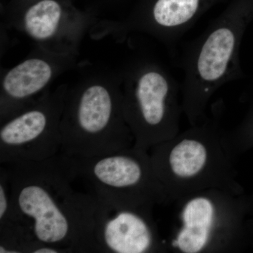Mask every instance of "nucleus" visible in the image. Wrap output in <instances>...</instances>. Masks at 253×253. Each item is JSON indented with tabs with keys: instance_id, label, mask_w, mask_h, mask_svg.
Wrapping results in <instances>:
<instances>
[{
	"instance_id": "obj_9",
	"label": "nucleus",
	"mask_w": 253,
	"mask_h": 253,
	"mask_svg": "<svg viewBox=\"0 0 253 253\" xmlns=\"http://www.w3.org/2000/svg\"><path fill=\"white\" fill-rule=\"evenodd\" d=\"M101 205L95 229L98 253H149L166 250L158 236L152 208Z\"/></svg>"
},
{
	"instance_id": "obj_10",
	"label": "nucleus",
	"mask_w": 253,
	"mask_h": 253,
	"mask_svg": "<svg viewBox=\"0 0 253 253\" xmlns=\"http://www.w3.org/2000/svg\"><path fill=\"white\" fill-rule=\"evenodd\" d=\"M224 1L140 0L129 26L151 33L173 51L179 40L203 15Z\"/></svg>"
},
{
	"instance_id": "obj_13",
	"label": "nucleus",
	"mask_w": 253,
	"mask_h": 253,
	"mask_svg": "<svg viewBox=\"0 0 253 253\" xmlns=\"http://www.w3.org/2000/svg\"><path fill=\"white\" fill-rule=\"evenodd\" d=\"M38 1V0H16V2L18 4L23 5V6H27V5L34 2V1Z\"/></svg>"
},
{
	"instance_id": "obj_3",
	"label": "nucleus",
	"mask_w": 253,
	"mask_h": 253,
	"mask_svg": "<svg viewBox=\"0 0 253 253\" xmlns=\"http://www.w3.org/2000/svg\"><path fill=\"white\" fill-rule=\"evenodd\" d=\"M253 22V0H231L225 9L186 48L181 58L183 113L191 126L206 116L211 97L224 84L244 78L240 49Z\"/></svg>"
},
{
	"instance_id": "obj_7",
	"label": "nucleus",
	"mask_w": 253,
	"mask_h": 253,
	"mask_svg": "<svg viewBox=\"0 0 253 253\" xmlns=\"http://www.w3.org/2000/svg\"><path fill=\"white\" fill-rule=\"evenodd\" d=\"M232 194L212 189L179 200L181 226L171 244L174 249L183 253L230 251L234 235Z\"/></svg>"
},
{
	"instance_id": "obj_1",
	"label": "nucleus",
	"mask_w": 253,
	"mask_h": 253,
	"mask_svg": "<svg viewBox=\"0 0 253 253\" xmlns=\"http://www.w3.org/2000/svg\"><path fill=\"white\" fill-rule=\"evenodd\" d=\"M11 212L0 223H18L36 242L64 253H98L95 229L101 203L75 189L77 176L62 152L40 161L3 163Z\"/></svg>"
},
{
	"instance_id": "obj_15",
	"label": "nucleus",
	"mask_w": 253,
	"mask_h": 253,
	"mask_svg": "<svg viewBox=\"0 0 253 253\" xmlns=\"http://www.w3.org/2000/svg\"><path fill=\"white\" fill-rule=\"evenodd\" d=\"M252 82H253V81H252Z\"/></svg>"
},
{
	"instance_id": "obj_11",
	"label": "nucleus",
	"mask_w": 253,
	"mask_h": 253,
	"mask_svg": "<svg viewBox=\"0 0 253 253\" xmlns=\"http://www.w3.org/2000/svg\"><path fill=\"white\" fill-rule=\"evenodd\" d=\"M52 68L49 63L40 59H30L10 70L2 82L4 100L17 102L30 99L49 83L52 77Z\"/></svg>"
},
{
	"instance_id": "obj_8",
	"label": "nucleus",
	"mask_w": 253,
	"mask_h": 253,
	"mask_svg": "<svg viewBox=\"0 0 253 253\" xmlns=\"http://www.w3.org/2000/svg\"><path fill=\"white\" fill-rule=\"evenodd\" d=\"M64 101H44L11 115L0 128V163L43 161L59 154Z\"/></svg>"
},
{
	"instance_id": "obj_2",
	"label": "nucleus",
	"mask_w": 253,
	"mask_h": 253,
	"mask_svg": "<svg viewBox=\"0 0 253 253\" xmlns=\"http://www.w3.org/2000/svg\"><path fill=\"white\" fill-rule=\"evenodd\" d=\"M223 103L212 114L149 150L154 172L168 203L204 190L234 192L229 132L221 127Z\"/></svg>"
},
{
	"instance_id": "obj_5",
	"label": "nucleus",
	"mask_w": 253,
	"mask_h": 253,
	"mask_svg": "<svg viewBox=\"0 0 253 253\" xmlns=\"http://www.w3.org/2000/svg\"><path fill=\"white\" fill-rule=\"evenodd\" d=\"M66 155L76 176L103 204L153 208L168 203L146 150L133 146L94 157Z\"/></svg>"
},
{
	"instance_id": "obj_12",
	"label": "nucleus",
	"mask_w": 253,
	"mask_h": 253,
	"mask_svg": "<svg viewBox=\"0 0 253 253\" xmlns=\"http://www.w3.org/2000/svg\"><path fill=\"white\" fill-rule=\"evenodd\" d=\"M27 6L23 16L26 33L37 41H46L54 36L67 4L59 0H38Z\"/></svg>"
},
{
	"instance_id": "obj_14",
	"label": "nucleus",
	"mask_w": 253,
	"mask_h": 253,
	"mask_svg": "<svg viewBox=\"0 0 253 253\" xmlns=\"http://www.w3.org/2000/svg\"><path fill=\"white\" fill-rule=\"evenodd\" d=\"M242 128H252L253 129V114L251 116V119L249 120L246 123V126H242Z\"/></svg>"
},
{
	"instance_id": "obj_4",
	"label": "nucleus",
	"mask_w": 253,
	"mask_h": 253,
	"mask_svg": "<svg viewBox=\"0 0 253 253\" xmlns=\"http://www.w3.org/2000/svg\"><path fill=\"white\" fill-rule=\"evenodd\" d=\"M60 132L61 152L77 157L111 154L135 144L125 117L123 93L100 84L64 101Z\"/></svg>"
},
{
	"instance_id": "obj_6",
	"label": "nucleus",
	"mask_w": 253,
	"mask_h": 253,
	"mask_svg": "<svg viewBox=\"0 0 253 253\" xmlns=\"http://www.w3.org/2000/svg\"><path fill=\"white\" fill-rule=\"evenodd\" d=\"M123 111L134 146L149 151L177 135L183 113L181 87L159 63L142 61L126 78Z\"/></svg>"
}]
</instances>
